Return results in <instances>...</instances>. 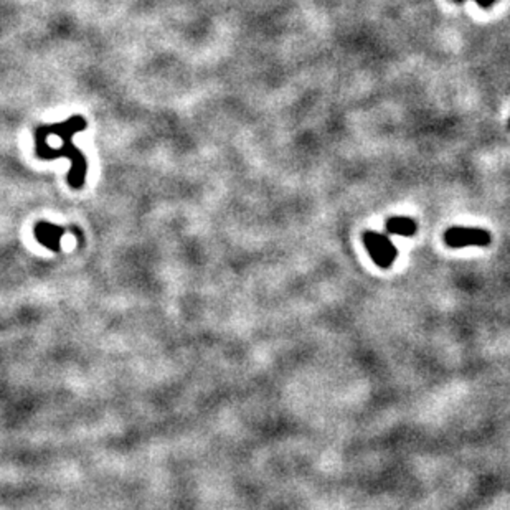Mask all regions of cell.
I'll use <instances>...</instances> for the list:
<instances>
[{
  "label": "cell",
  "instance_id": "cell-7",
  "mask_svg": "<svg viewBox=\"0 0 510 510\" xmlns=\"http://www.w3.org/2000/svg\"><path fill=\"white\" fill-rule=\"evenodd\" d=\"M509 127H510V121H509Z\"/></svg>",
  "mask_w": 510,
  "mask_h": 510
},
{
  "label": "cell",
  "instance_id": "cell-3",
  "mask_svg": "<svg viewBox=\"0 0 510 510\" xmlns=\"http://www.w3.org/2000/svg\"><path fill=\"white\" fill-rule=\"evenodd\" d=\"M445 243L450 248H466V246H487L491 243V233L481 228H464L452 227L446 229Z\"/></svg>",
  "mask_w": 510,
  "mask_h": 510
},
{
  "label": "cell",
  "instance_id": "cell-5",
  "mask_svg": "<svg viewBox=\"0 0 510 510\" xmlns=\"http://www.w3.org/2000/svg\"><path fill=\"white\" fill-rule=\"evenodd\" d=\"M385 227L390 234H398V237H413L418 229L416 222L408 217H391L386 220Z\"/></svg>",
  "mask_w": 510,
  "mask_h": 510
},
{
  "label": "cell",
  "instance_id": "cell-4",
  "mask_svg": "<svg viewBox=\"0 0 510 510\" xmlns=\"http://www.w3.org/2000/svg\"><path fill=\"white\" fill-rule=\"evenodd\" d=\"M66 229L63 227L53 225L47 220H40L33 227V237L37 242L50 251L58 253L61 249V239H63Z\"/></svg>",
  "mask_w": 510,
  "mask_h": 510
},
{
  "label": "cell",
  "instance_id": "cell-6",
  "mask_svg": "<svg viewBox=\"0 0 510 510\" xmlns=\"http://www.w3.org/2000/svg\"><path fill=\"white\" fill-rule=\"evenodd\" d=\"M456 2H464V0H456ZM476 2L479 4V7L487 9V7H491L492 4H496L497 0H476Z\"/></svg>",
  "mask_w": 510,
  "mask_h": 510
},
{
  "label": "cell",
  "instance_id": "cell-1",
  "mask_svg": "<svg viewBox=\"0 0 510 510\" xmlns=\"http://www.w3.org/2000/svg\"><path fill=\"white\" fill-rule=\"evenodd\" d=\"M88 127V121L81 114H73L63 122L38 126L33 131L35 156L40 161L68 159L71 169L68 172V185L73 190H81L88 173V161L83 152L73 144V136L83 132Z\"/></svg>",
  "mask_w": 510,
  "mask_h": 510
},
{
  "label": "cell",
  "instance_id": "cell-2",
  "mask_svg": "<svg viewBox=\"0 0 510 510\" xmlns=\"http://www.w3.org/2000/svg\"><path fill=\"white\" fill-rule=\"evenodd\" d=\"M367 253L370 254L371 261L381 269H389L394 266L395 259L398 256V249L391 239L384 233L379 232H365L362 234Z\"/></svg>",
  "mask_w": 510,
  "mask_h": 510
}]
</instances>
